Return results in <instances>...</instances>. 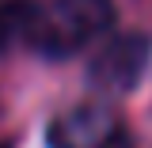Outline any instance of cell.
<instances>
[{"label": "cell", "instance_id": "cell-1", "mask_svg": "<svg viewBox=\"0 0 152 148\" xmlns=\"http://www.w3.org/2000/svg\"><path fill=\"white\" fill-rule=\"evenodd\" d=\"M114 19V0H50L46 8H38L27 46L38 57L65 61L84 53L103 34H110Z\"/></svg>", "mask_w": 152, "mask_h": 148}, {"label": "cell", "instance_id": "cell-2", "mask_svg": "<svg viewBox=\"0 0 152 148\" xmlns=\"http://www.w3.org/2000/svg\"><path fill=\"white\" fill-rule=\"evenodd\" d=\"M152 65V38L145 31H126L103 42V50L88 65V80L103 95H126L141 84Z\"/></svg>", "mask_w": 152, "mask_h": 148}, {"label": "cell", "instance_id": "cell-3", "mask_svg": "<svg viewBox=\"0 0 152 148\" xmlns=\"http://www.w3.org/2000/svg\"><path fill=\"white\" fill-rule=\"evenodd\" d=\"M46 141L50 148H118L122 122L107 103H80L50 122Z\"/></svg>", "mask_w": 152, "mask_h": 148}, {"label": "cell", "instance_id": "cell-4", "mask_svg": "<svg viewBox=\"0 0 152 148\" xmlns=\"http://www.w3.org/2000/svg\"><path fill=\"white\" fill-rule=\"evenodd\" d=\"M34 15H38L34 0H4L0 4V57L8 53V50H15L19 42L31 38Z\"/></svg>", "mask_w": 152, "mask_h": 148}, {"label": "cell", "instance_id": "cell-5", "mask_svg": "<svg viewBox=\"0 0 152 148\" xmlns=\"http://www.w3.org/2000/svg\"><path fill=\"white\" fill-rule=\"evenodd\" d=\"M0 148H4V144H0Z\"/></svg>", "mask_w": 152, "mask_h": 148}]
</instances>
